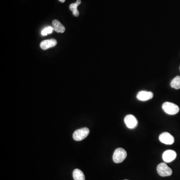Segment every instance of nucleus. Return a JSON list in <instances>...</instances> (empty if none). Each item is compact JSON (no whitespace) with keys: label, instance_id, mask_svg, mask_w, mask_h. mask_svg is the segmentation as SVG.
Returning <instances> with one entry per match:
<instances>
[{"label":"nucleus","instance_id":"obj_1","mask_svg":"<svg viewBox=\"0 0 180 180\" xmlns=\"http://www.w3.org/2000/svg\"><path fill=\"white\" fill-rule=\"evenodd\" d=\"M162 108L165 112L171 115H176L180 111V108L177 105L168 102L164 103L163 104Z\"/></svg>","mask_w":180,"mask_h":180},{"label":"nucleus","instance_id":"obj_2","mask_svg":"<svg viewBox=\"0 0 180 180\" xmlns=\"http://www.w3.org/2000/svg\"><path fill=\"white\" fill-rule=\"evenodd\" d=\"M127 156V152L124 149L119 148L114 152L113 160L115 163H122L124 161Z\"/></svg>","mask_w":180,"mask_h":180},{"label":"nucleus","instance_id":"obj_3","mask_svg":"<svg viewBox=\"0 0 180 180\" xmlns=\"http://www.w3.org/2000/svg\"><path fill=\"white\" fill-rule=\"evenodd\" d=\"M157 172L161 177H168L172 175L173 171L166 163H161L159 164L157 168Z\"/></svg>","mask_w":180,"mask_h":180},{"label":"nucleus","instance_id":"obj_4","mask_svg":"<svg viewBox=\"0 0 180 180\" xmlns=\"http://www.w3.org/2000/svg\"><path fill=\"white\" fill-rule=\"evenodd\" d=\"M90 130L87 128H83L76 130L74 133L73 137L76 141H81L86 138L89 134Z\"/></svg>","mask_w":180,"mask_h":180},{"label":"nucleus","instance_id":"obj_5","mask_svg":"<svg viewBox=\"0 0 180 180\" xmlns=\"http://www.w3.org/2000/svg\"><path fill=\"white\" fill-rule=\"evenodd\" d=\"M160 142L166 145H172L174 143V138L173 136L168 132L162 133L159 136Z\"/></svg>","mask_w":180,"mask_h":180},{"label":"nucleus","instance_id":"obj_6","mask_svg":"<svg viewBox=\"0 0 180 180\" xmlns=\"http://www.w3.org/2000/svg\"><path fill=\"white\" fill-rule=\"evenodd\" d=\"M124 122L127 127L129 129L135 128L138 123L137 119L132 115L126 116L124 119Z\"/></svg>","mask_w":180,"mask_h":180},{"label":"nucleus","instance_id":"obj_7","mask_svg":"<svg viewBox=\"0 0 180 180\" xmlns=\"http://www.w3.org/2000/svg\"><path fill=\"white\" fill-rule=\"evenodd\" d=\"M176 157L177 154L176 152L171 150H167L164 152L162 156L164 161L166 163L171 162L176 159Z\"/></svg>","mask_w":180,"mask_h":180},{"label":"nucleus","instance_id":"obj_8","mask_svg":"<svg viewBox=\"0 0 180 180\" xmlns=\"http://www.w3.org/2000/svg\"><path fill=\"white\" fill-rule=\"evenodd\" d=\"M153 96V93L151 92L140 91L137 94V98L140 101H146L152 99Z\"/></svg>","mask_w":180,"mask_h":180},{"label":"nucleus","instance_id":"obj_9","mask_svg":"<svg viewBox=\"0 0 180 180\" xmlns=\"http://www.w3.org/2000/svg\"><path fill=\"white\" fill-rule=\"evenodd\" d=\"M57 42L55 39H50L47 40L43 41L41 42L40 44V47L41 49L44 50L49 49L51 47H53L57 45Z\"/></svg>","mask_w":180,"mask_h":180},{"label":"nucleus","instance_id":"obj_10","mask_svg":"<svg viewBox=\"0 0 180 180\" xmlns=\"http://www.w3.org/2000/svg\"><path fill=\"white\" fill-rule=\"evenodd\" d=\"M54 30L57 33H63L65 31V28L59 21L54 20L52 22Z\"/></svg>","mask_w":180,"mask_h":180},{"label":"nucleus","instance_id":"obj_11","mask_svg":"<svg viewBox=\"0 0 180 180\" xmlns=\"http://www.w3.org/2000/svg\"><path fill=\"white\" fill-rule=\"evenodd\" d=\"M73 176L74 180H85L84 173L79 169H75L73 173Z\"/></svg>","mask_w":180,"mask_h":180},{"label":"nucleus","instance_id":"obj_12","mask_svg":"<svg viewBox=\"0 0 180 180\" xmlns=\"http://www.w3.org/2000/svg\"><path fill=\"white\" fill-rule=\"evenodd\" d=\"M171 86L175 89H180V76L176 77L171 82Z\"/></svg>","mask_w":180,"mask_h":180},{"label":"nucleus","instance_id":"obj_13","mask_svg":"<svg viewBox=\"0 0 180 180\" xmlns=\"http://www.w3.org/2000/svg\"><path fill=\"white\" fill-rule=\"evenodd\" d=\"M54 30L53 28L52 27H48L44 29L42 31V35L43 36H46L49 34L52 33L53 31Z\"/></svg>","mask_w":180,"mask_h":180},{"label":"nucleus","instance_id":"obj_14","mask_svg":"<svg viewBox=\"0 0 180 180\" xmlns=\"http://www.w3.org/2000/svg\"><path fill=\"white\" fill-rule=\"evenodd\" d=\"M81 3V0H77L76 3H73L72 4L70 5V9L72 11H74L76 10H77V7Z\"/></svg>","mask_w":180,"mask_h":180},{"label":"nucleus","instance_id":"obj_15","mask_svg":"<svg viewBox=\"0 0 180 180\" xmlns=\"http://www.w3.org/2000/svg\"><path fill=\"white\" fill-rule=\"evenodd\" d=\"M73 14L75 17H78V16H79V12L78 11V9L73 11Z\"/></svg>","mask_w":180,"mask_h":180},{"label":"nucleus","instance_id":"obj_16","mask_svg":"<svg viewBox=\"0 0 180 180\" xmlns=\"http://www.w3.org/2000/svg\"><path fill=\"white\" fill-rule=\"evenodd\" d=\"M59 1L60 2H61V3H64L66 0H59Z\"/></svg>","mask_w":180,"mask_h":180},{"label":"nucleus","instance_id":"obj_17","mask_svg":"<svg viewBox=\"0 0 180 180\" xmlns=\"http://www.w3.org/2000/svg\"></svg>","mask_w":180,"mask_h":180}]
</instances>
